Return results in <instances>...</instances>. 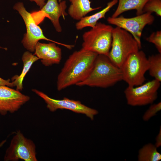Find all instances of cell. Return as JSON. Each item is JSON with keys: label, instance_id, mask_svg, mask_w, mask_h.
Listing matches in <instances>:
<instances>
[{"label": "cell", "instance_id": "cell-1", "mask_svg": "<svg viewBox=\"0 0 161 161\" xmlns=\"http://www.w3.org/2000/svg\"><path fill=\"white\" fill-rule=\"evenodd\" d=\"M97 55L82 48L74 52L66 60L58 75V90L76 85L83 81L90 72Z\"/></svg>", "mask_w": 161, "mask_h": 161}, {"label": "cell", "instance_id": "cell-2", "mask_svg": "<svg viewBox=\"0 0 161 161\" xmlns=\"http://www.w3.org/2000/svg\"><path fill=\"white\" fill-rule=\"evenodd\" d=\"M122 80L120 69L114 64L107 56L98 54L87 76L76 85L106 88Z\"/></svg>", "mask_w": 161, "mask_h": 161}, {"label": "cell", "instance_id": "cell-3", "mask_svg": "<svg viewBox=\"0 0 161 161\" xmlns=\"http://www.w3.org/2000/svg\"><path fill=\"white\" fill-rule=\"evenodd\" d=\"M112 38L108 56L114 64L120 68L128 56L138 51L140 49L132 35L118 27L113 28Z\"/></svg>", "mask_w": 161, "mask_h": 161}, {"label": "cell", "instance_id": "cell-4", "mask_svg": "<svg viewBox=\"0 0 161 161\" xmlns=\"http://www.w3.org/2000/svg\"><path fill=\"white\" fill-rule=\"evenodd\" d=\"M113 28L111 25L97 22L83 34L82 49L108 56L111 46Z\"/></svg>", "mask_w": 161, "mask_h": 161}, {"label": "cell", "instance_id": "cell-5", "mask_svg": "<svg viewBox=\"0 0 161 161\" xmlns=\"http://www.w3.org/2000/svg\"><path fill=\"white\" fill-rule=\"evenodd\" d=\"M148 68V62L145 54L139 50L129 55L120 68L123 80L130 86L143 84L145 80V74Z\"/></svg>", "mask_w": 161, "mask_h": 161}, {"label": "cell", "instance_id": "cell-6", "mask_svg": "<svg viewBox=\"0 0 161 161\" xmlns=\"http://www.w3.org/2000/svg\"><path fill=\"white\" fill-rule=\"evenodd\" d=\"M13 8L18 12L25 24L27 32L24 35L21 42L24 47L29 51L34 52L37 43L41 40L51 41L64 46L70 49L74 47L73 45L66 44L56 42L45 37L41 29L35 23L31 13L26 10L23 3L18 2L16 3L14 6Z\"/></svg>", "mask_w": 161, "mask_h": 161}, {"label": "cell", "instance_id": "cell-7", "mask_svg": "<svg viewBox=\"0 0 161 161\" xmlns=\"http://www.w3.org/2000/svg\"><path fill=\"white\" fill-rule=\"evenodd\" d=\"M36 146L31 139L17 131L11 140L4 157L5 161H37Z\"/></svg>", "mask_w": 161, "mask_h": 161}, {"label": "cell", "instance_id": "cell-8", "mask_svg": "<svg viewBox=\"0 0 161 161\" xmlns=\"http://www.w3.org/2000/svg\"><path fill=\"white\" fill-rule=\"evenodd\" d=\"M160 82L154 79L137 86H128L124 91L127 103L132 106L152 104L157 97Z\"/></svg>", "mask_w": 161, "mask_h": 161}, {"label": "cell", "instance_id": "cell-9", "mask_svg": "<svg viewBox=\"0 0 161 161\" xmlns=\"http://www.w3.org/2000/svg\"><path fill=\"white\" fill-rule=\"evenodd\" d=\"M154 19L151 13H145L131 18H126L122 16L115 18L109 17L107 21L109 24L115 25L130 33L137 42L140 49L143 30L146 25L152 24Z\"/></svg>", "mask_w": 161, "mask_h": 161}, {"label": "cell", "instance_id": "cell-10", "mask_svg": "<svg viewBox=\"0 0 161 161\" xmlns=\"http://www.w3.org/2000/svg\"><path fill=\"white\" fill-rule=\"evenodd\" d=\"M32 91L43 99L47 104V108L51 112H54L58 109H68L76 113L85 114L92 120L98 113L97 110L85 106L79 101L66 97L62 100L55 99L37 89H32Z\"/></svg>", "mask_w": 161, "mask_h": 161}, {"label": "cell", "instance_id": "cell-11", "mask_svg": "<svg viewBox=\"0 0 161 161\" xmlns=\"http://www.w3.org/2000/svg\"><path fill=\"white\" fill-rule=\"evenodd\" d=\"M30 98L15 90L5 86H0V114L6 115L8 113H13L18 111Z\"/></svg>", "mask_w": 161, "mask_h": 161}, {"label": "cell", "instance_id": "cell-12", "mask_svg": "<svg viewBox=\"0 0 161 161\" xmlns=\"http://www.w3.org/2000/svg\"><path fill=\"white\" fill-rule=\"evenodd\" d=\"M34 52V55L41 60L45 66L58 64L62 58L61 49L54 42L44 43L38 42Z\"/></svg>", "mask_w": 161, "mask_h": 161}, {"label": "cell", "instance_id": "cell-13", "mask_svg": "<svg viewBox=\"0 0 161 161\" xmlns=\"http://www.w3.org/2000/svg\"><path fill=\"white\" fill-rule=\"evenodd\" d=\"M66 7L65 1L58 3L57 0H48L39 11L45 17L50 20L56 31L61 32L62 29L59 19L62 16L65 19V16H67L65 11Z\"/></svg>", "mask_w": 161, "mask_h": 161}, {"label": "cell", "instance_id": "cell-14", "mask_svg": "<svg viewBox=\"0 0 161 161\" xmlns=\"http://www.w3.org/2000/svg\"><path fill=\"white\" fill-rule=\"evenodd\" d=\"M71 3L68 13L73 19L79 21L89 13L99 9L101 7L92 8L89 0H69Z\"/></svg>", "mask_w": 161, "mask_h": 161}, {"label": "cell", "instance_id": "cell-15", "mask_svg": "<svg viewBox=\"0 0 161 161\" xmlns=\"http://www.w3.org/2000/svg\"><path fill=\"white\" fill-rule=\"evenodd\" d=\"M118 2V0H112L108 3L106 6L100 11L92 15L82 18L76 23V29L80 30L87 27H94L100 19L105 18L106 13Z\"/></svg>", "mask_w": 161, "mask_h": 161}, {"label": "cell", "instance_id": "cell-16", "mask_svg": "<svg viewBox=\"0 0 161 161\" xmlns=\"http://www.w3.org/2000/svg\"><path fill=\"white\" fill-rule=\"evenodd\" d=\"M39 59L36 56L30 52L26 51L23 54L22 60L23 63L22 70L19 75H16L12 78L16 89L21 91L23 89V82L24 77L28 72L33 64Z\"/></svg>", "mask_w": 161, "mask_h": 161}, {"label": "cell", "instance_id": "cell-17", "mask_svg": "<svg viewBox=\"0 0 161 161\" xmlns=\"http://www.w3.org/2000/svg\"><path fill=\"white\" fill-rule=\"evenodd\" d=\"M149 0H119L118 6L111 17L115 18L123 13L131 10L136 11L137 16L143 13V10Z\"/></svg>", "mask_w": 161, "mask_h": 161}, {"label": "cell", "instance_id": "cell-18", "mask_svg": "<svg viewBox=\"0 0 161 161\" xmlns=\"http://www.w3.org/2000/svg\"><path fill=\"white\" fill-rule=\"evenodd\" d=\"M155 145L149 143L146 144L139 151V161H159L161 160V154Z\"/></svg>", "mask_w": 161, "mask_h": 161}, {"label": "cell", "instance_id": "cell-19", "mask_svg": "<svg viewBox=\"0 0 161 161\" xmlns=\"http://www.w3.org/2000/svg\"><path fill=\"white\" fill-rule=\"evenodd\" d=\"M148 59L149 74L154 79L161 81V54L152 55Z\"/></svg>", "mask_w": 161, "mask_h": 161}, {"label": "cell", "instance_id": "cell-20", "mask_svg": "<svg viewBox=\"0 0 161 161\" xmlns=\"http://www.w3.org/2000/svg\"><path fill=\"white\" fill-rule=\"evenodd\" d=\"M143 13H155L159 16H161V0H149L145 5Z\"/></svg>", "mask_w": 161, "mask_h": 161}, {"label": "cell", "instance_id": "cell-21", "mask_svg": "<svg viewBox=\"0 0 161 161\" xmlns=\"http://www.w3.org/2000/svg\"><path fill=\"white\" fill-rule=\"evenodd\" d=\"M146 39L148 42L154 44L159 53L161 54V30L152 32Z\"/></svg>", "mask_w": 161, "mask_h": 161}, {"label": "cell", "instance_id": "cell-22", "mask_svg": "<svg viewBox=\"0 0 161 161\" xmlns=\"http://www.w3.org/2000/svg\"><path fill=\"white\" fill-rule=\"evenodd\" d=\"M161 109V102L153 104L151 105L148 109L145 112L143 118L145 121L148 120L151 118L155 116Z\"/></svg>", "mask_w": 161, "mask_h": 161}, {"label": "cell", "instance_id": "cell-23", "mask_svg": "<svg viewBox=\"0 0 161 161\" xmlns=\"http://www.w3.org/2000/svg\"><path fill=\"white\" fill-rule=\"evenodd\" d=\"M10 81V79L5 80L0 77V86H5L10 87L15 86L13 82Z\"/></svg>", "mask_w": 161, "mask_h": 161}, {"label": "cell", "instance_id": "cell-24", "mask_svg": "<svg viewBox=\"0 0 161 161\" xmlns=\"http://www.w3.org/2000/svg\"><path fill=\"white\" fill-rule=\"evenodd\" d=\"M31 1L35 2L36 4L40 7V9L43 7L46 4V0H29Z\"/></svg>", "mask_w": 161, "mask_h": 161}, {"label": "cell", "instance_id": "cell-25", "mask_svg": "<svg viewBox=\"0 0 161 161\" xmlns=\"http://www.w3.org/2000/svg\"><path fill=\"white\" fill-rule=\"evenodd\" d=\"M161 128H160L159 133L156 138V143L155 145L157 148L161 146Z\"/></svg>", "mask_w": 161, "mask_h": 161}, {"label": "cell", "instance_id": "cell-26", "mask_svg": "<svg viewBox=\"0 0 161 161\" xmlns=\"http://www.w3.org/2000/svg\"><path fill=\"white\" fill-rule=\"evenodd\" d=\"M59 2H61V0H59Z\"/></svg>", "mask_w": 161, "mask_h": 161}, {"label": "cell", "instance_id": "cell-27", "mask_svg": "<svg viewBox=\"0 0 161 161\" xmlns=\"http://www.w3.org/2000/svg\"><path fill=\"white\" fill-rule=\"evenodd\" d=\"M1 47H0V48H1Z\"/></svg>", "mask_w": 161, "mask_h": 161}]
</instances>
